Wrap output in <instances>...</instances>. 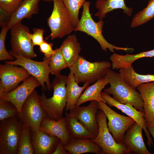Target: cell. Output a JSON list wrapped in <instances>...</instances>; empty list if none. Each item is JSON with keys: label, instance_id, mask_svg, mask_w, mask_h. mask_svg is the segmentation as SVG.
<instances>
[{"label": "cell", "instance_id": "obj_1", "mask_svg": "<svg viewBox=\"0 0 154 154\" xmlns=\"http://www.w3.org/2000/svg\"><path fill=\"white\" fill-rule=\"evenodd\" d=\"M104 77L108 80L110 85L104 89V92L112 95L113 98L119 103L131 105L138 110L144 112L143 102L139 92L128 85L119 73L109 68Z\"/></svg>", "mask_w": 154, "mask_h": 154}, {"label": "cell", "instance_id": "obj_2", "mask_svg": "<svg viewBox=\"0 0 154 154\" xmlns=\"http://www.w3.org/2000/svg\"><path fill=\"white\" fill-rule=\"evenodd\" d=\"M68 76L60 74L55 76L51 84L53 90L52 96L46 98L44 94L39 95L41 106L50 118L55 120L63 117L66 104V85Z\"/></svg>", "mask_w": 154, "mask_h": 154}, {"label": "cell", "instance_id": "obj_3", "mask_svg": "<svg viewBox=\"0 0 154 154\" xmlns=\"http://www.w3.org/2000/svg\"><path fill=\"white\" fill-rule=\"evenodd\" d=\"M90 4L89 1H86L84 3L81 17L74 31L82 32L92 37L99 43L102 50L106 52L108 49L113 52L115 49L132 51L133 50V48L117 47L110 44L106 40L102 34L104 21L102 20H100L97 22L94 21L90 11Z\"/></svg>", "mask_w": 154, "mask_h": 154}, {"label": "cell", "instance_id": "obj_4", "mask_svg": "<svg viewBox=\"0 0 154 154\" xmlns=\"http://www.w3.org/2000/svg\"><path fill=\"white\" fill-rule=\"evenodd\" d=\"M111 63L107 61L90 62L79 55L74 65L69 68L78 83L96 82L104 78Z\"/></svg>", "mask_w": 154, "mask_h": 154}, {"label": "cell", "instance_id": "obj_5", "mask_svg": "<svg viewBox=\"0 0 154 154\" xmlns=\"http://www.w3.org/2000/svg\"><path fill=\"white\" fill-rule=\"evenodd\" d=\"M53 7L47 20L51 33L48 37L52 40L62 38L74 31L75 27L69 12L62 0H53Z\"/></svg>", "mask_w": 154, "mask_h": 154}, {"label": "cell", "instance_id": "obj_6", "mask_svg": "<svg viewBox=\"0 0 154 154\" xmlns=\"http://www.w3.org/2000/svg\"><path fill=\"white\" fill-rule=\"evenodd\" d=\"M22 123L18 117L0 122V154H17Z\"/></svg>", "mask_w": 154, "mask_h": 154}, {"label": "cell", "instance_id": "obj_7", "mask_svg": "<svg viewBox=\"0 0 154 154\" xmlns=\"http://www.w3.org/2000/svg\"><path fill=\"white\" fill-rule=\"evenodd\" d=\"M47 117L48 116L41 106L39 95L35 90L23 104L18 118L31 131L37 132L40 130L42 119Z\"/></svg>", "mask_w": 154, "mask_h": 154}, {"label": "cell", "instance_id": "obj_8", "mask_svg": "<svg viewBox=\"0 0 154 154\" xmlns=\"http://www.w3.org/2000/svg\"><path fill=\"white\" fill-rule=\"evenodd\" d=\"M10 53L15 58V60L6 61L5 63L22 67L40 82L43 90L45 91L47 89L49 91H51L52 88L49 79L50 73L49 66L50 58H44L43 61H37L31 58Z\"/></svg>", "mask_w": 154, "mask_h": 154}, {"label": "cell", "instance_id": "obj_9", "mask_svg": "<svg viewBox=\"0 0 154 154\" xmlns=\"http://www.w3.org/2000/svg\"><path fill=\"white\" fill-rule=\"evenodd\" d=\"M96 118L99 127L98 132L97 136L91 139L100 147L104 154L129 153L126 146L122 142L117 143L110 134L107 126V117L101 110L97 112Z\"/></svg>", "mask_w": 154, "mask_h": 154}, {"label": "cell", "instance_id": "obj_10", "mask_svg": "<svg viewBox=\"0 0 154 154\" xmlns=\"http://www.w3.org/2000/svg\"><path fill=\"white\" fill-rule=\"evenodd\" d=\"M10 43L11 50L10 53L29 58L36 57L33 44L28 36L29 27L18 23L11 30Z\"/></svg>", "mask_w": 154, "mask_h": 154}, {"label": "cell", "instance_id": "obj_11", "mask_svg": "<svg viewBox=\"0 0 154 154\" xmlns=\"http://www.w3.org/2000/svg\"><path fill=\"white\" fill-rule=\"evenodd\" d=\"M99 109L104 113L108 119L107 123L109 131L117 143L122 141L127 131L135 121L129 116H125L116 112L106 103L97 102Z\"/></svg>", "mask_w": 154, "mask_h": 154}, {"label": "cell", "instance_id": "obj_12", "mask_svg": "<svg viewBox=\"0 0 154 154\" xmlns=\"http://www.w3.org/2000/svg\"><path fill=\"white\" fill-rule=\"evenodd\" d=\"M12 64H0V94L10 92L31 76L24 68Z\"/></svg>", "mask_w": 154, "mask_h": 154}, {"label": "cell", "instance_id": "obj_13", "mask_svg": "<svg viewBox=\"0 0 154 154\" xmlns=\"http://www.w3.org/2000/svg\"><path fill=\"white\" fill-rule=\"evenodd\" d=\"M41 86L40 82L31 76L12 91L0 94V98L9 102L17 108L19 112L25 101L37 87Z\"/></svg>", "mask_w": 154, "mask_h": 154}, {"label": "cell", "instance_id": "obj_14", "mask_svg": "<svg viewBox=\"0 0 154 154\" xmlns=\"http://www.w3.org/2000/svg\"><path fill=\"white\" fill-rule=\"evenodd\" d=\"M99 109L98 102L91 101L86 106H76L70 112L96 137L99 131L96 114Z\"/></svg>", "mask_w": 154, "mask_h": 154}, {"label": "cell", "instance_id": "obj_15", "mask_svg": "<svg viewBox=\"0 0 154 154\" xmlns=\"http://www.w3.org/2000/svg\"><path fill=\"white\" fill-rule=\"evenodd\" d=\"M102 98L110 107L114 106L120 110L128 116L133 119L143 128L147 138V144L150 147L153 144L152 139L147 129L145 119V113L140 111L133 106L128 104L121 103L104 92H101Z\"/></svg>", "mask_w": 154, "mask_h": 154}, {"label": "cell", "instance_id": "obj_16", "mask_svg": "<svg viewBox=\"0 0 154 154\" xmlns=\"http://www.w3.org/2000/svg\"><path fill=\"white\" fill-rule=\"evenodd\" d=\"M142 127L135 122L128 129L122 141L127 148L129 153L151 154L144 142Z\"/></svg>", "mask_w": 154, "mask_h": 154}, {"label": "cell", "instance_id": "obj_17", "mask_svg": "<svg viewBox=\"0 0 154 154\" xmlns=\"http://www.w3.org/2000/svg\"><path fill=\"white\" fill-rule=\"evenodd\" d=\"M40 130L50 136L58 137L64 145L68 144L72 138L68 130L65 117L57 120L48 117L44 118L41 122Z\"/></svg>", "mask_w": 154, "mask_h": 154}, {"label": "cell", "instance_id": "obj_18", "mask_svg": "<svg viewBox=\"0 0 154 154\" xmlns=\"http://www.w3.org/2000/svg\"><path fill=\"white\" fill-rule=\"evenodd\" d=\"M31 137L35 154H53L60 141L40 130L37 132L31 131Z\"/></svg>", "mask_w": 154, "mask_h": 154}, {"label": "cell", "instance_id": "obj_19", "mask_svg": "<svg viewBox=\"0 0 154 154\" xmlns=\"http://www.w3.org/2000/svg\"><path fill=\"white\" fill-rule=\"evenodd\" d=\"M40 0H24L21 4L10 17L6 26L9 30L21 22L24 19H29L38 13Z\"/></svg>", "mask_w": 154, "mask_h": 154}, {"label": "cell", "instance_id": "obj_20", "mask_svg": "<svg viewBox=\"0 0 154 154\" xmlns=\"http://www.w3.org/2000/svg\"><path fill=\"white\" fill-rule=\"evenodd\" d=\"M136 89L143 101L145 122L154 124V81L140 84Z\"/></svg>", "mask_w": 154, "mask_h": 154}, {"label": "cell", "instance_id": "obj_21", "mask_svg": "<svg viewBox=\"0 0 154 154\" xmlns=\"http://www.w3.org/2000/svg\"><path fill=\"white\" fill-rule=\"evenodd\" d=\"M59 48L68 67L70 68L76 62L81 50L76 36L68 35Z\"/></svg>", "mask_w": 154, "mask_h": 154}, {"label": "cell", "instance_id": "obj_22", "mask_svg": "<svg viewBox=\"0 0 154 154\" xmlns=\"http://www.w3.org/2000/svg\"><path fill=\"white\" fill-rule=\"evenodd\" d=\"M78 84L73 73L70 71L66 85V104L65 108L67 111L70 112L74 108L82 92L90 84L86 83L82 86H80Z\"/></svg>", "mask_w": 154, "mask_h": 154}, {"label": "cell", "instance_id": "obj_23", "mask_svg": "<svg viewBox=\"0 0 154 154\" xmlns=\"http://www.w3.org/2000/svg\"><path fill=\"white\" fill-rule=\"evenodd\" d=\"M64 147L70 154L89 153L104 154L100 147L91 139L72 138L68 144L64 145Z\"/></svg>", "mask_w": 154, "mask_h": 154}, {"label": "cell", "instance_id": "obj_24", "mask_svg": "<svg viewBox=\"0 0 154 154\" xmlns=\"http://www.w3.org/2000/svg\"><path fill=\"white\" fill-rule=\"evenodd\" d=\"M109 84L108 80L105 77L99 80L93 84L87 87L81 94L76 106L89 101L102 102L106 103L101 95L102 90Z\"/></svg>", "mask_w": 154, "mask_h": 154}, {"label": "cell", "instance_id": "obj_25", "mask_svg": "<svg viewBox=\"0 0 154 154\" xmlns=\"http://www.w3.org/2000/svg\"><path fill=\"white\" fill-rule=\"evenodd\" d=\"M95 6L98 11L94 15L99 17L100 20L105 18L106 14L114 10L120 9L123 13L129 16L131 15L133 9L126 5L124 0H98Z\"/></svg>", "mask_w": 154, "mask_h": 154}, {"label": "cell", "instance_id": "obj_26", "mask_svg": "<svg viewBox=\"0 0 154 154\" xmlns=\"http://www.w3.org/2000/svg\"><path fill=\"white\" fill-rule=\"evenodd\" d=\"M154 56V49L135 54L121 55L114 53L110 57V60L112 62L111 67L114 70L131 66L133 62L140 58Z\"/></svg>", "mask_w": 154, "mask_h": 154}, {"label": "cell", "instance_id": "obj_27", "mask_svg": "<svg viewBox=\"0 0 154 154\" xmlns=\"http://www.w3.org/2000/svg\"><path fill=\"white\" fill-rule=\"evenodd\" d=\"M65 116L68 130L72 138L92 139L96 137L71 113L66 110Z\"/></svg>", "mask_w": 154, "mask_h": 154}, {"label": "cell", "instance_id": "obj_28", "mask_svg": "<svg viewBox=\"0 0 154 154\" xmlns=\"http://www.w3.org/2000/svg\"><path fill=\"white\" fill-rule=\"evenodd\" d=\"M119 73L124 81L135 89L139 84L154 81V75H142L137 73L132 66L120 69Z\"/></svg>", "mask_w": 154, "mask_h": 154}, {"label": "cell", "instance_id": "obj_29", "mask_svg": "<svg viewBox=\"0 0 154 154\" xmlns=\"http://www.w3.org/2000/svg\"><path fill=\"white\" fill-rule=\"evenodd\" d=\"M35 151L31 137L30 128L22 123V132L17 154H34Z\"/></svg>", "mask_w": 154, "mask_h": 154}, {"label": "cell", "instance_id": "obj_30", "mask_svg": "<svg viewBox=\"0 0 154 154\" xmlns=\"http://www.w3.org/2000/svg\"><path fill=\"white\" fill-rule=\"evenodd\" d=\"M154 17V0H149L146 7L136 13L133 19L131 27L143 25Z\"/></svg>", "mask_w": 154, "mask_h": 154}, {"label": "cell", "instance_id": "obj_31", "mask_svg": "<svg viewBox=\"0 0 154 154\" xmlns=\"http://www.w3.org/2000/svg\"><path fill=\"white\" fill-rule=\"evenodd\" d=\"M55 50L54 53L50 58L49 66L50 74L57 76L60 75L62 70L68 67L60 48Z\"/></svg>", "mask_w": 154, "mask_h": 154}, {"label": "cell", "instance_id": "obj_32", "mask_svg": "<svg viewBox=\"0 0 154 154\" xmlns=\"http://www.w3.org/2000/svg\"><path fill=\"white\" fill-rule=\"evenodd\" d=\"M70 15L75 28L79 20L78 15L80 9L82 8L85 0H62Z\"/></svg>", "mask_w": 154, "mask_h": 154}, {"label": "cell", "instance_id": "obj_33", "mask_svg": "<svg viewBox=\"0 0 154 154\" xmlns=\"http://www.w3.org/2000/svg\"><path fill=\"white\" fill-rule=\"evenodd\" d=\"M19 112L16 107L11 102L0 98V121L18 117Z\"/></svg>", "mask_w": 154, "mask_h": 154}, {"label": "cell", "instance_id": "obj_34", "mask_svg": "<svg viewBox=\"0 0 154 154\" xmlns=\"http://www.w3.org/2000/svg\"><path fill=\"white\" fill-rule=\"evenodd\" d=\"M1 27L0 33V60H13L14 57L7 50L5 45L6 36L9 30L6 25Z\"/></svg>", "mask_w": 154, "mask_h": 154}, {"label": "cell", "instance_id": "obj_35", "mask_svg": "<svg viewBox=\"0 0 154 154\" xmlns=\"http://www.w3.org/2000/svg\"><path fill=\"white\" fill-rule=\"evenodd\" d=\"M24 0H0V9L9 16L14 12Z\"/></svg>", "mask_w": 154, "mask_h": 154}, {"label": "cell", "instance_id": "obj_36", "mask_svg": "<svg viewBox=\"0 0 154 154\" xmlns=\"http://www.w3.org/2000/svg\"><path fill=\"white\" fill-rule=\"evenodd\" d=\"M33 33H30L28 36L34 46H39L44 41L43 35L44 30L42 28H35L33 29Z\"/></svg>", "mask_w": 154, "mask_h": 154}, {"label": "cell", "instance_id": "obj_37", "mask_svg": "<svg viewBox=\"0 0 154 154\" xmlns=\"http://www.w3.org/2000/svg\"><path fill=\"white\" fill-rule=\"evenodd\" d=\"M53 44L44 40L39 46L40 51L44 55V58H50L55 52L52 48Z\"/></svg>", "mask_w": 154, "mask_h": 154}, {"label": "cell", "instance_id": "obj_38", "mask_svg": "<svg viewBox=\"0 0 154 154\" xmlns=\"http://www.w3.org/2000/svg\"><path fill=\"white\" fill-rule=\"evenodd\" d=\"M53 154H70L66 149L64 145L60 141L58 143Z\"/></svg>", "mask_w": 154, "mask_h": 154}, {"label": "cell", "instance_id": "obj_39", "mask_svg": "<svg viewBox=\"0 0 154 154\" xmlns=\"http://www.w3.org/2000/svg\"><path fill=\"white\" fill-rule=\"evenodd\" d=\"M147 127L154 139V124L146 123Z\"/></svg>", "mask_w": 154, "mask_h": 154}, {"label": "cell", "instance_id": "obj_40", "mask_svg": "<svg viewBox=\"0 0 154 154\" xmlns=\"http://www.w3.org/2000/svg\"><path fill=\"white\" fill-rule=\"evenodd\" d=\"M44 1L50 2L51 1H53V0H42Z\"/></svg>", "mask_w": 154, "mask_h": 154}]
</instances>
